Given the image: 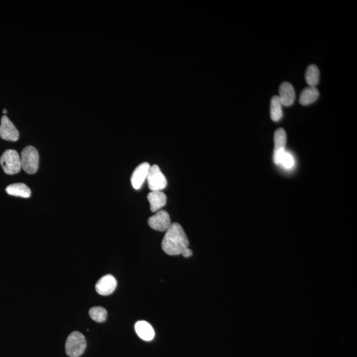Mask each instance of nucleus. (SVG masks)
<instances>
[{"label": "nucleus", "mask_w": 357, "mask_h": 357, "mask_svg": "<svg viewBox=\"0 0 357 357\" xmlns=\"http://www.w3.org/2000/svg\"><path fill=\"white\" fill-rule=\"evenodd\" d=\"M282 114V105L278 96H273L271 102V116L273 121L277 122L281 119Z\"/></svg>", "instance_id": "17"}, {"label": "nucleus", "mask_w": 357, "mask_h": 357, "mask_svg": "<svg viewBox=\"0 0 357 357\" xmlns=\"http://www.w3.org/2000/svg\"><path fill=\"white\" fill-rule=\"evenodd\" d=\"M148 187L152 192L162 191L167 187L168 181L158 165L150 167L147 177Z\"/></svg>", "instance_id": "5"}, {"label": "nucleus", "mask_w": 357, "mask_h": 357, "mask_svg": "<svg viewBox=\"0 0 357 357\" xmlns=\"http://www.w3.org/2000/svg\"><path fill=\"white\" fill-rule=\"evenodd\" d=\"M3 113H4V114H6V113H7V111H6V109H4Z\"/></svg>", "instance_id": "21"}, {"label": "nucleus", "mask_w": 357, "mask_h": 357, "mask_svg": "<svg viewBox=\"0 0 357 357\" xmlns=\"http://www.w3.org/2000/svg\"><path fill=\"white\" fill-rule=\"evenodd\" d=\"M181 255H183L184 257H189L193 255V251L188 248H186L185 250L182 252Z\"/></svg>", "instance_id": "20"}, {"label": "nucleus", "mask_w": 357, "mask_h": 357, "mask_svg": "<svg viewBox=\"0 0 357 357\" xmlns=\"http://www.w3.org/2000/svg\"><path fill=\"white\" fill-rule=\"evenodd\" d=\"M150 167L151 165L147 162L141 163L140 165L137 166L132 173L131 179L132 185L134 188L138 190L142 187L146 179H147Z\"/></svg>", "instance_id": "9"}, {"label": "nucleus", "mask_w": 357, "mask_h": 357, "mask_svg": "<svg viewBox=\"0 0 357 357\" xmlns=\"http://www.w3.org/2000/svg\"><path fill=\"white\" fill-rule=\"evenodd\" d=\"M135 331L139 338L145 341H152L155 336L153 327L146 321L137 322L135 324Z\"/></svg>", "instance_id": "13"}, {"label": "nucleus", "mask_w": 357, "mask_h": 357, "mask_svg": "<svg viewBox=\"0 0 357 357\" xmlns=\"http://www.w3.org/2000/svg\"><path fill=\"white\" fill-rule=\"evenodd\" d=\"M148 201L150 204V210L152 212H158L167 203V197L161 191L151 192L148 195Z\"/></svg>", "instance_id": "12"}, {"label": "nucleus", "mask_w": 357, "mask_h": 357, "mask_svg": "<svg viewBox=\"0 0 357 357\" xmlns=\"http://www.w3.org/2000/svg\"><path fill=\"white\" fill-rule=\"evenodd\" d=\"M319 98V91L316 87H306L300 93L299 102L301 105H307L315 102Z\"/></svg>", "instance_id": "15"}, {"label": "nucleus", "mask_w": 357, "mask_h": 357, "mask_svg": "<svg viewBox=\"0 0 357 357\" xmlns=\"http://www.w3.org/2000/svg\"><path fill=\"white\" fill-rule=\"evenodd\" d=\"M275 150L274 152L285 150L287 143V134L283 129H278L274 135Z\"/></svg>", "instance_id": "18"}, {"label": "nucleus", "mask_w": 357, "mask_h": 357, "mask_svg": "<svg viewBox=\"0 0 357 357\" xmlns=\"http://www.w3.org/2000/svg\"><path fill=\"white\" fill-rule=\"evenodd\" d=\"M305 78L310 87H316L320 81V70L316 65L312 64L307 68Z\"/></svg>", "instance_id": "16"}, {"label": "nucleus", "mask_w": 357, "mask_h": 357, "mask_svg": "<svg viewBox=\"0 0 357 357\" xmlns=\"http://www.w3.org/2000/svg\"><path fill=\"white\" fill-rule=\"evenodd\" d=\"M89 316L92 320L97 322L102 323L106 320L107 317V312L104 307L101 306H96L91 307L89 310Z\"/></svg>", "instance_id": "19"}, {"label": "nucleus", "mask_w": 357, "mask_h": 357, "mask_svg": "<svg viewBox=\"0 0 357 357\" xmlns=\"http://www.w3.org/2000/svg\"><path fill=\"white\" fill-rule=\"evenodd\" d=\"M148 224L152 229L159 232H166L172 225L169 214L165 210H159L156 215L150 217Z\"/></svg>", "instance_id": "6"}, {"label": "nucleus", "mask_w": 357, "mask_h": 357, "mask_svg": "<svg viewBox=\"0 0 357 357\" xmlns=\"http://www.w3.org/2000/svg\"><path fill=\"white\" fill-rule=\"evenodd\" d=\"M0 137L4 140L15 142L19 137V132L10 119L6 115L2 117Z\"/></svg>", "instance_id": "7"}, {"label": "nucleus", "mask_w": 357, "mask_h": 357, "mask_svg": "<svg viewBox=\"0 0 357 357\" xmlns=\"http://www.w3.org/2000/svg\"><path fill=\"white\" fill-rule=\"evenodd\" d=\"M0 164L6 174H18L22 168L21 157L16 150H6L0 158Z\"/></svg>", "instance_id": "2"}, {"label": "nucleus", "mask_w": 357, "mask_h": 357, "mask_svg": "<svg viewBox=\"0 0 357 357\" xmlns=\"http://www.w3.org/2000/svg\"><path fill=\"white\" fill-rule=\"evenodd\" d=\"M189 242L180 224L175 222L166 231L161 243L163 250L170 255H181L188 248Z\"/></svg>", "instance_id": "1"}, {"label": "nucleus", "mask_w": 357, "mask_h": 357, "mask_svg": "<svg viewBox=\"0 0 357 357\" xmlns=\"http://www.w3.org/2000/svg\"><path fill=\"white\" fill-rule=\"evenodd\" d=\"M296 98L295 89L289 82H284L280 85L278 98L282 106L289 107L293 104Z\"/></svg>", "instance_id": "10"}, {"label": "nucleus", "mask_w": 357, "mask_h": 357, "mask_svg": "<svg viewBox=\"0 0 357 357\" xmlns=\"http://www.w3.org/2000/svg\"><path fill=\"white\" fill-rule=\"evenodd\" d=\"M87 343L84 335L78 331H74L67 339L66 352L69 356L79 357L86 349Z\"/></svg>", "instance_id": "3"}, {"label": "nucleus", "mask_w": 357, "mask_h": 357, "mask_svg": "<svg viewBox=\"0 0 357 357\" xmlns=\"http://www.w3.org/2000/svg\"><path fill=\"white\" fill-rule=\"evenodd\" d=\"M6 190L8 195L12 196L23 197V198H29L31 197L30 188L24 183L12 184L7 187Z\"/></svg>", "instance_id": "14"}, {"label": "nucleus", "mask_w": 357, "mask_h": 357, "mask_svg": "<svg viewBox=\"0 0 357 357\" xmlns=\"http://www.w3.org/2000/svg\"><path fill=\"white\" fill-rule=\"evenodd\" d=\"M117 282L112 275L103 276L96 285V291L102 296L111 295L115 290Z\"/></svg>", "instance_id": "8"}, {"label": "nucleus", "mask_w": 357, "mask_h": 357, "mask_svg": "<svg viewBox=\"0 0 357 357\" xmlns=\"http://www.w3.org/2000/svg\"><path fill=\"white\" fill-rule=\"evenodd\" d=\"M273 161L276 165L281 166L285 170H291L295 165V159L286 150L274 152Z\"/></svg>", "instance_id": "11"}, {"label": "nucleus", "mask_w": 357, "mask_h": 357, "mask_svg": "<svg viewBox=\"0 0 357 357\" xmlns=\"http://www.w3.org/2000/svg\"><path fill=\"white\" fill-rule=\"evenodd\" d=\"M22 168L29 174H35L39 168V152L35 147L29 146L25 148L21 155Z\"/></svg>", "instance_id": "4"}]
</instances>
